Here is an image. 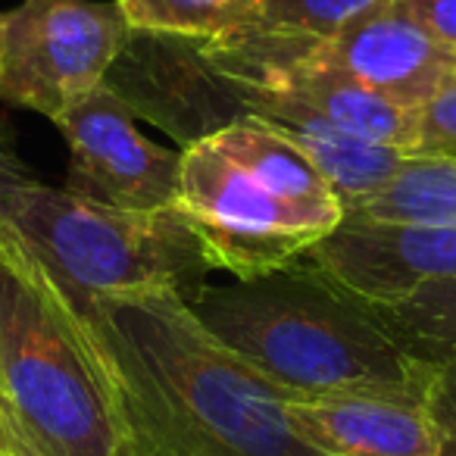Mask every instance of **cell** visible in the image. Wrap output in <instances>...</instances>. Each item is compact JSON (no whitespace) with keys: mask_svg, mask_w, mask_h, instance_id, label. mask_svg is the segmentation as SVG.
<instances>
[{"mask_svg":"<svg viewBox=\"0 0 456 456\" xmlns=\"http://www.w3.org/2000/svg\"><path fill=\"white\" fill-rule=\"evenodd\" d=\"M82 306L119 366L141 456H322L288 419L291 394L216 341L175 288Z\"/></svg>","mask_w":456,"mask_h":456,"instance_id":"1","label":"cell"},{"mask_svg":"<svg viewBox=\"0 0 456 456\" xmlns=\"http://www.w3.org/2000/svg\"><path fill=\"white\" fill-rule=\"evenodd\" d=\"M182 300L216 341L291 397L425 400L435 375L437 360L306 256L256 279H203Z\"/></svg>","mask_w":456,"mask_h":456,"instance_id":"2","label":"cell"},{"mask_svg":"<svg viewBox=\"0 0 456 456\" xmlns=\"http://www.w3.org/2000/svg\"><path fill=\"white\" fill-rule=\"evenodd\" d=\"M0 385L35 456H141L97 322L0 219Z\"/></svg>","mask_w":456,"mask_h":456,"instance_id":"3","label":"cell"},{"mask_svg":"<svg viewBox=\"0 0 456 456\" xmlns=\"http://www.w3.org/2000/svg\"><path fill=\"white\" fill-rule=\"evenodd\" d=\"M0 219L26 238L82 304L166 285L188 294L209 273L172 209L157 216L122 213L35 182L28 172L4 191Z\"/></svg>","mask_w":456,"mask_h":456,"instance_id":"4","label":"cell"},{"mask_svg":"<svg viewBox=\"0 0 456 456\" xmlns=\"http://www.w3.org/2000/svg\"><path fill=\"white\" fill-rule=\"evenodd\" d=\"M172 216L209 273L256 279L275 273L344 222L341 213L300 207L225 153L216 138L182 151Z\"/></svg>","mask_w":456,"mask_h":456,"instance_id":"5","label":"cell"},{"mask_svg":"<svg viewBox=\"0 0 456 456\" xmlns=\"http://www.w3.org/2000/svg\"><path fill=\"white\" fill-rule=\"evenodd\" d=\"M128 32L116 0H22L0 26V101L57 122L103 85Z\"/></svg>","mask_w":456,"mask_h":456,"instance_id":"6","label":"cell"},{"mask_svg":"<svg viewBox=\"0 0 456 456\" xmlns=\"http://www.w3.org/2000/svg\"><path fill=\"white\" fill-rule=\"evenodd\" d=\"M103 85L134 119L163 128L182 151L250 116L235 85L207 60L203 41L182 35L132 28Z\"/></svg>","mask_w":456,"mask_h":456,"instance_id":"7","label":"cell"},{"mask_svg":"<svg viewBox=\"0 0 456 456\" xmlns=\"http://www.w3.org/2000/svg\"><path fill=\"white\" fill-rule=\"evenodd\" d=\"M57 128L69 144V194L138 216L172 209L182 151H169L147 138L107 85H97L88 97L66 110Z\"/></svg>","mask_w":456,"mask_h":456,"instance_id":"8","label":"cell"},{"mask_svg":"<svg viewBox=\"0 0 456 456\" xmlns=\"http://www.w3.org/2000/svg\"><path fill=\"white\" fill-rule=\"evenodd\" d=\"M306 260L372 306L431 281H456V225H391L344 219Z\"/></svg>","mask_w":456,"mask_h":456,"instance_id":"9","label":"cell"},{"mask_svg":"<svg viewBox=\"0 0 456 456\" xmlns=\"http://www.w3.org/2000/svg\"><path fill=\"white\" fill-rule=\"evenodd\" d=\"M319 57L341 76L387 97L406 110H419L456 72V51L385 7L331 41H319Z\"/></svg>","mask_w":456,"mask_h":456,"instance_id":"10","label":"cell"},{"mask_svg":"<svg viewBox=\"0 0 456 456\" xmlns=\"http://www.w3.org/2000/svg\"><path fill=\"white\" fill-rule=\"evenodd\" d=\"M288 419L322 456H444L441 428L416 397H288Z\"/></svg>","mask_w":456,"mask_h":456,"instance_id":"11","label":"cell"},{"mask_svg":"<svg viewBox=\"0 0 456 456\" xmlns=\"http://www.w3.org/2000/svg\"><path fill=\"white\" fill-rule=\"evenodd\" d=\"M235 91L241 94L244 107L250 110L254 119L273 128L279 138H285L294 151H300L316 166V172L344 203V213H350L362 200H369L375 191L385 188L406 159L403 151L356 138V134L325 122L319 113H313L310 107H304L288 94L238 88V85Z\"/></svg>","mask_w":456,"mask_h":456,"instance_id":"12","label":"cell"},{"mask_svg":"<svg viewBox=\"0 0 456 456\" xmlns=\"http://www.w3.org/2000/svg\"><path fill=\"white\" fill-rule=\"evenodd\" d=\"M356 222L456 225V157L406 153L400 169L369 200L344 213Z\"/></svg>","mask_w":456,"mask_h":456,"instance_id":"13","label":"cell"},{"mask_svg":"<svg viewBox=\"0 0 456 456\" xmlns=\"http://www.w3.org/2000/svg\"><path fill=\"white\" fill-rule=\"evenodd\" d=\"M128 28L222 41L254 32L263 22V0H116Z\"/></svg>","mask_w":456,"mask_h":456,"instance_id":"14","label":"cell"},{"mask_svg":"<svg viewBox=\"0 0 456 456\" xmlns=\"http://www.w3.org/2000/svg\"><path fill=\"white\" fill-rule=\"evenodd\" d=\"M381 319L431 360L456 354V281H431L394 304L379 306Z\"/></svg>","mask_w":456,"mask_h":456,"instance_id":"15","label":"cell"},{"mask_svg":"<svg viewBox=\"0 0 456 456\" xmlns=\"http://www.w3.org/2000/svg\"><path fill=\"white\" fill-rule=\"evenodd\" d=\"M391 7V0H263V28L331 41L366 16Z\"/></svg>","mask_w":456,"mask_h":456,"instance_id":"16","label":"cell"},{"mask_svg":"<svg viewBox=\"0 0 456 456\" xmlns=\"http://www.w3.org/2000/svg\"><path fill=\"white\" fill-rule=\"evenodd\" d=\"M456 157V72L437 88L428 103L416 110V151Z\"/></svg>","mask_w":456,"mask_h":456,"instance_id":"17","label":"cell"},{"mask_svg":"<svg viewBox=\"0 0 456 456\" xmlns=\"http://www.w3.org/2000/svg\"><path fill=\"white\" fill-rule=\"evenodd\" d=\"M425 406L444 435V456H456V354L435 362Z\"/></svg>","mask_w":456,"mask_h":456,"instance_id":"18","label":"cell"},{"mask_svg":"<svg viewBox=\"0 0 456 456\" xmlns=\"http://www.w3.org/2000/svg\"><path fill=\"white\" fill-rule=\"evenodd\" d=\"M391 10L456 51V0H391Z\"/></svg>","mask_w":456,"mask_h":456,"instance_id":"19","label":"cell"},{"mask_svg":"<svg viewBox=\"0 0 456 456\" xmlns=\"http://www.w3.org/2000/svg\"><path fill=\"white\" fill-rule=\"evenodd\" d=\"M0 450L7 456H35L28 441L22 437L20 425H16V416H13V410H10L4 385H0Z\"/></svg>","mask_w":456,"mask_h":456,"instance_id":"20","label":"cell"},{"mask_svg":"<svg viewBox=\"0 0 456 456\" xmlns=\"http://www.w3.org/2000/svg\"><path fill=\"white\" fill-rule=\"evenodd\" d=\"M22 163L16 159V153L10 151V144L4 138H0V197H4V191L10 188V184L16 182V178L22 175Z\"/></svg>","mask_w":456,"mask_h":456,"instance_id":"21","label":"cell"},{"mask_svg":"<svg viewBox=\"0 0 456 456\" xmlns=\"http://www.w3.org/2000/svg\"><path fill=\"white\" fill-rule=\"evenodd\" d=\"M0 26H4V13H0Z\"/></svg>","mask_w":456,"mask_h":456,"instance_id":"22","label":"cell"},{"mask_svg":"<svg viewBox=\"0 0 456 456\" xmlns=\"http://www.w3.org/2000/svg\"><path fill=\"white\" fill-rule=\"evenodd\" d=\"M0 456H7V453H4V450H0Z\"/></svg>","mask_w":456,"mask_h":456,"instance_id":"23","label":"cell"}]
</instances>
